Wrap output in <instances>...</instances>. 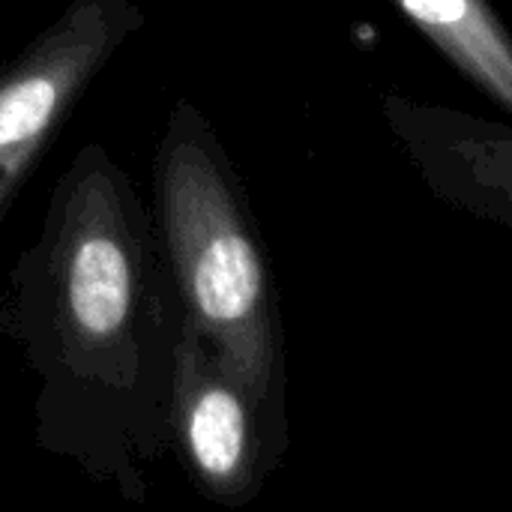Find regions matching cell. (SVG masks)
Returning <instances> with one entry per match:
<instances>
[{
    "instance_id": "obj_1",
    "label": "cell",
    "mask_w": 512,
    "mask_h": 512,
    "mask_svg": "<svg viewBox=\"0 0 512 512\" xmlns=\"http://www.w3.org/2000/svg\"><path fill=\"white\" fill-rule=\"evenodd\" d=\"M156 195L186 321L252 399L270 444L273 429H282L276 291L234 171L189 102L174 108L159 144Z\"/></svg>"
},
{
    "instance_id": "obj_2",
    "label": "cell",
    "mask_w": 512,
    "mask_h": 512,
    "mask_svg": "<svg viewBox=\"0 0 512 512\" xmlns=\"http://www.w3.org/2000/svg\"><path fill=\"white\" fill-rule=\"evenodd\" d=\"M135 195L102 150L75 159L54 195L45 240V288L57 366L75 378L126 384L144 321L147 249Z\"/></svg>"
},
{
    "instance_id": "obj_3",
    "label": "cell",
    "mask_w": 512,
    "mask_h": 512,
    "mask_svg": "<svg viewBox=\"0 0 512 512\" xmlns=\"http://www.w3.org/2000/svg\"><path fill=\"white\" fill-rule=\"evenodd\" d=\"M141 21L132 0H72L0 66V219L69 108Z\"/></svg>"
},
{
    "instance_id": "obj_4",
    "label": "cell",
    "mask_w": 512,
    "mask_h": 512,
    "mask_svg": "<svg viewBox=\"0 0 512 512\" xmlns=\"http://www.w3.org/2000/svg\"><path fill=\"white\" fill-rule=\"evenodd\" d=\"M174 423L186 462L213 501L246 504L258 492L267 447L258 411L186 318L174 345Z\"/></svg>"
},
{
    "instance_id": "obj_5",
    "label": "cell",
    "mask_w": 512,
    "mask_h": 512,
    "mask_svg": "<svg viewBox=\"0 0 512 512\" xmlns=\"http://www.w3.org/2000/svg\"><path fill=\"white\" fill-rule=\"evenodd\" d=\"M399 9L480 84L501 108L512 105V51L486 0H396Z\"/></svg>"
}]
</instances>
